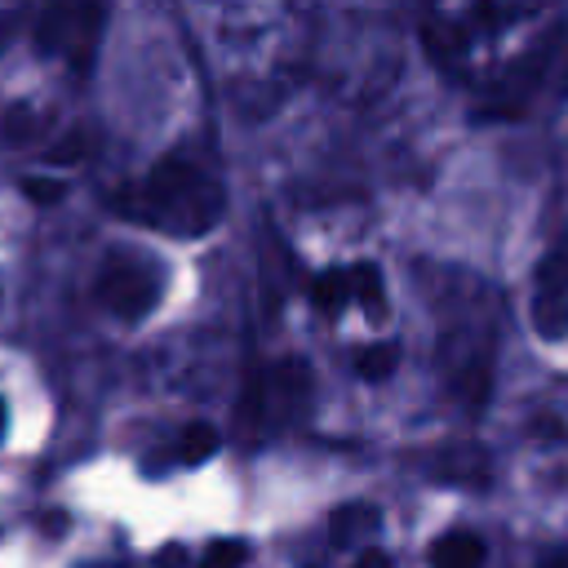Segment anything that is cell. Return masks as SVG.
Instances as JSON below:
<instances>
[{
    "instance_id": "1",
    "label": "cell",
    "mask_w": 568,
    "mask_h": 568,
    "mask_svg": "<svg viewBox=\"0 0 568 568\" xmlns=\"http://www.w3.org/2000/svg\"><path fill=\"white\" fill-rule=\"evenodd\" d=\"M559 9H510V4H470V9H435L422 22L426 53L488 93H515L537 80L559 40Z\"/></svg>"
},
{
    "instance_id": "2",
    "label": "cell",
    "mask_w": 568,
    "mask_h": 568,
    "mask_svg": "<svg viewBox=\"0 0 568 568\" xmlns=\"http://www.w3.org/2000/svg\"><path fill=\"white\" fill-rule=\"evenodd\" d=\"M124 217L146 222L164 235H204L222 217V182L213 169L195 164L191 155H164L146 169L142 186L133 195H120Z\"/></svg>"
},
{
    "instance_id": "3",
    "label": "cell",
    "mask_w": 568,
    "mask_h": 568,
    "mask_svg": "<svg viewBox=\"0 0 568 568\" xmlns=\"http://www.w3.org/2000/svg\"><path fill=\"white\" fill-rule=\"evenodd\" d=\"M524 462L532 475V501L568 497V404L546 399L524 422Z\"/></svg>"
},
{
    "instance_id": "4",
    "label": "cell",
    "mask_w": 568,
    "mask_h": 568,
    "mask_svg": "<svg viewBox=\"0 0 568 568\" xmlns=\"http://www.w3.org/2000/svg\"><path fill=\"white\" fill-rule=\"evenodd\" d=\"M528 324L546 355L568 364V231L541 253L528 288Z\"/></svg>"
},
{
    "instance_id": "5",
    "label": "cell",
    "mask_w": 568,
    "mask_h": 568,
    "mask_svg": "<svg viewBox=\"0 0 568 568\" xmlns=\"http://www.w3.org/2000/svg\"><path fill=\"white\" fill-rule=\"evenodd\" d=\"M98 302L120 320H142L160 302V275L133 253H111L98 266Z\"/></svg>"
},
{
    "instance_id": "6",
    "label": "cell",
    "mask_w": 568,
    "mask_h": 568,
    "mask_svg": "<svg viewBox=\"0 0 568 568\" xmlns=\"http://www.w3.org/2000/svg\"><path fill=\"white\" fill-rule=\"evenodd\" d=\"M430 568H488V541L475 528H448L430 541Z\"/></svg>"
},
{
    "instance_id": "7",
    "label": "cell",
    "mask_w": 568,
    "mask_h": 568,
    "mask_svg": "<svg viewBox=\"0 0 568 568\" xmlns=\"http://www.w3.org/2000/svg\"><path fill=\"white\" fill-rule=\"evenodd\" d=\"M351 302L368 320H386L390 315V297H386V280H382L377 262H355L351 266Z\"/></svg>"
},
{
    "instance_id": "8",
    "label": "cell",
    "mask_w": 568,
    "mask_h": 568,
    "mask_svg": "<svg viewBox=\"0 0 568 568\" xmlns=\"http://www.w3.org/2000/svg\"><path fill=\"white\" fill-rule=\"evenodd\" d=\"M351 368H355V377L368 382V386L390 382V373L399 368V346H395V342H373V346H364V351L351 355Z\"/></svg>"
},
{
    "instance_id": "9",
    "label": "cell",
    "mask_w": 568,
    "mask_h": 568,
    "mask_svg": "<svg viewBox=\"0 0 568 568\" xmlns=\"http://www.w3.org/2000/svg\"><path fill=\"white\" fill-rule=\"evenodd\" d=\"M311 302L328 315H337L342 306H351V266H324L311 280Z\"/></svg>"
},
{
    "instance_id": "10",
    "label": "cell",
    "mask_w": 568,
    "mask_h": 568,
    "mask_svg": "<svg viewBox=\"0 0 568 568\" xmlns=\"http://www.w3.org/2000/svg\"><path fill=\"white\" fill-rule=\"evenodd\" d=\"M217 444H222V435H217L213 422H186V430L178 439V453H182V462L195 466V462H209L217 453Z\"/></svg>"
},
{
    "instance_id": "11",
    "label": "cell",
    "mask_w": 568,
    "mask_h": 568,
    "mask_svg": "<svg viewBox=\"0 0 568 568\" xmlns=\"http://www.w3.org/2000/svg\"><path fill=\"white\" fill-rule=\"evenodd\" d=\"M18 186H22V195L36 200V204H58V200L67 195V182H62V178H44V173H22Z\"/></svg>"
},
{
    "instance_id": "12",
    "label": "cell",
    "mask_w": 568,
    "mask_h": 568,
    "mask_svg": "<svg viewBox=\"0 0 568 568\" xmlns=\"http://www.w3.org/2000/svg\"><path fill=\"white\" fill-rule=\"evenodd\" d=\"M244 559H248V546H244V541H235V537L213 541V546L204 550V568H240Z\"/></svg>"
},
{
    "instance_id": "13",
    "label": "cell",
    "mask_w": 568,
    "mask_h": 568,
    "mask_svg": "<svg viewBox=\"0 0 568 568\" xmlns=\"http://www.w3.org/2000/svg\"><path fill=\"white\" fill-rule=\"evenodd\" d=\"M351 568H395V559H390V550H382V546H364Z\"/></svg>"
},
{
    "instance_id": "14",
    "label": "cell",
    "mask_w": 568,
    "mask_h": 568,
    "mask_svg": "<svg viewBox=\"0 0 568 568\" xmlns=\"http://www.w3.org/2000/svg\"><path fill=\"white\" fill-rule=\"evenodd\" d=\"M49 155H53V160H62V164H67V160H80V155H84V133H71V138H67V146H53Z\"/></svg>"
},
{
    "instance_id": "15",
    "label": "cell",
    "mask_w": 568,
    "mask_h": 568,
    "mask_svg": "<svg viewBox=\"0 0 568 568\" xmlns=\"http://www.w3.org/2000/svg\"><path fill=\"white\" fill-rule=\"evenodd\" d=\"M40 528H44V537H62L67 515H62V510H58V515H44V519H40Z\"/></svg>"
},
{
    "instance_id": "16",
    "label": "cell",
    "mask_w": 568,
    "mask_h": 568,
    "mask_svg": "<svg viewBox=\"0 0 568 568\" xmlns=\"http://www.w3.org/2000/svg\"><path fill=\"white\" fill-rule=\"evenodd\" d=\"M160 564H164V568H182V564H186V550H182V546H164V550H160Z\"/></svg>"
},
{
    "instance_id": "17",
    "label": "cell",
    "mask_w": 568,
    "mask_h": 568,
    "mask_svg": "<svg viewBox=\"0 0 568 568\" xmlns=\"http://www.w3.org/2000/svg\"><path fill=\"white\" fill-rule=\"evenodd\" d=\"M0 435H4V399H0Z\"/></svg>"
}]
</instances>
